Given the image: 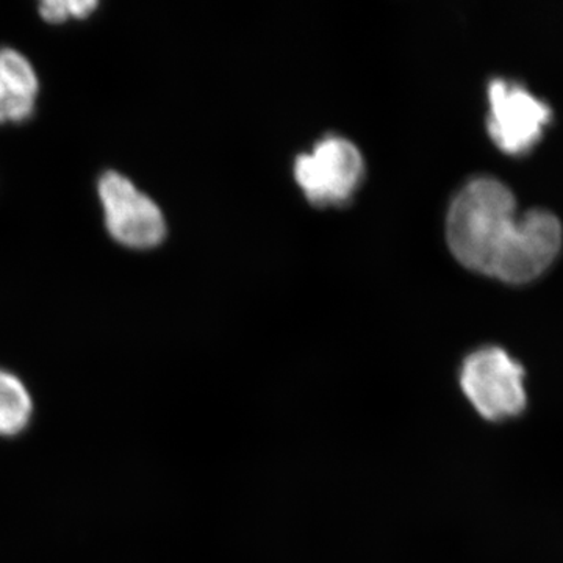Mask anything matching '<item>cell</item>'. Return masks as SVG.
<instances>
[{
    "label": "cell",
    "mask_w": 563,
    "mask_h": 563,
    "mask_svg": "<svg viewBox=\"0 0 563 563\" xmlns=\"http://www.w3.org/2000/svg\"><path fill=\"white\" fill-rule=\"evenodd\" d=\"M446 236L459 262L506 282H528L553 263L562 244L561 222L550 211L518 214L501 181L479 177L451 203Z\"/></svg>",
    "instance_id": "1"
},
{
    "label": "cell",
    "mask_w": 563,
    "mask_h": 563,
    "mask_svg": "<svg viewBox=\"0 0 563 563\" xmlns=\"http://www.w3.org/2000/svg\"><path fill=\"white\" fill-rule=\"evenodd\" d=\"M465 398L485 421L509 422L528 410L525 366L499 346H484L466 355L459 373Z\"/></svg>",
    "instance_id": "2"
},
{
    "label": "cell",
    "mask_w": 563,
    "mask_h": 563,
    "mask_svg": "<svg viewBox=\"0 0 563 563\" xmlns=\"http://www.w3.org/2000/svg\"><path fill=\"white\" fill-rule=\"evenodd\" d=\"M98 195L107 231L114 242L132 250H150L163 242L166 222L161 207L131 179L117 172L103 173Z\"/></svg>",
    "instance_id": "3"
},
{
    "label": "cell",
    "mask_w": 563,
    "mask_h": 563,
    "mask_svg": "<svg viewBox=\"0 0 563 563\" xmlns=\"http://www.w3.org/2000/svg\"><path fill=\"white\" fill-rule=\"evenodd\" d=\"M363 157L343 136H325L310 154L296 158L295 177L307 198L317 203L346 201L361 184Z\"/></svg>",
    "instance_id": "4"
},
{
    "label": "cell",
    "mask_w": 563,
    "mask_h": 563,
    "mask_svg": "<svg viewBox=\"0 0 563 563\" xmlns=\"http://www.w3.org/2000/svg\"><path fill=\"white\" fill-rule=\"evenodd\" d=\"M488 98V132L495 143L512 154L531 150L551 120L550 107L521 85L504 79L492 81Z\"/></svg>",
    "instance_id": "5"
},
{
    "label": "cell",
    "mask_w": 563,
    "mask_h": 563,
    "mask_svg": "<svg viewBox=\"0 0 563 563\" xmlns=\"http://www.w3.org/2000/svg\"><path fill=\"white\" fill-rule=\"evenodd\" d=\"M40 79L31 60L13 47L0 49V124H20L36 109Z\"/></svg>",
    "instance_id": "6"
},
{
    "label": "cell",
    "mask_w": 563,
    "mask_h": 563,
    "mask_svg": "<svg viewBox=\"0 0 563 563\" xmlns=\"http://www.w3.org/2000/svg\"><path fill=\"white\" fill-rule=\"evenodd\" d=\"M35 406L24 380L9 369L0 368V437L14 439L32 424Z\"/></svg>",
    "instance_id": "7"
},
{
    "label": "cell",
    "mask_w": 563,
    "mask_h": 563,
    "mask_svg": "<svg viewBox=\"0 0 563 563\" xmlns=\"http://www.w3.org/2000/svg\"><path fill=\"white\" fill-rule=\"evenodd\" d=\"M40 16L47 24H65L74 20L73 3L70 0H44L38 7Z\"/></svg>",
    "instance_id": "8"
}]
</instances>
